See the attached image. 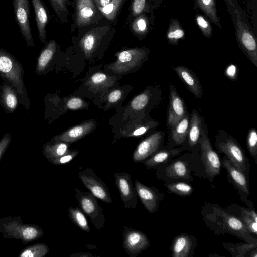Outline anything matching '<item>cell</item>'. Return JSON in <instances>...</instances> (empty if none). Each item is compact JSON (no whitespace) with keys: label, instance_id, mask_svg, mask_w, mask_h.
I'll list each match as a JSON object with an SVG mask.
<instances>
[{"label":"cell","instance_id":"obj_1","mask_svg":"<svg viewBox=\"0 0 257 257\" xmlns=\"http://www.w3.org/2000/svg\"><path fill=\"white\" fill-rule=\"evenodd\" d=\"M24 75L22 64L10 52L0 48V77L15 88L20 104L28 111L31 105L23 79Z\"/></svg>","mask_w":257,"mask_h":257},{"label":"cell","instance_id":"obj_2","mask_svg":"<svg viewBox=\"0 0 257 257\" xmlns=\"http://www.w3.org/2000/svg\"><path fill=\"white\" fill-rule=\"evenodd\" d=\"M0 233L4 238L19 240L23 245L41 238L44 234L40 226L24 224L21 216L0 218Z\"/></svg>","mask_w":257,"mask_h":257},{"label":"cell","instance_id":"obj_3","mask_svg":"<svg viewBox=\"0 0 257 257\" xmlns=\"http://www.w3.org/2000/svg\"><path fill=\"white\" fill-rule=\"evenodd\" d=\"M75 196L80 209L90 219L97 229H101L104 226L105 217L103 209L95 197L90 192L81 191L78 188L75 190Z\"/></svg>","mask_w":257,"mask_h":257},{"label":"cell","instance_id":"obj_4","mask_svg":"<svg viewBox=\"0 0 257 257\" xmlns=\"http://www.w3.org/2000/svg\"><path fill=\"white\" fill-rule=\"evenodd\" d=\"M78 176L83 185L95 197L110 204L112 199L105 183L96 175L94 170L89 167L80 170Z\"/></svg>","mask_w":257,"mask_h":257},{"label":"cell","instance_id":"obj_5","mask_svg":"<svg viewBox=\"0 0 257 257\" xmlns=\"http://www.w3.org/2000/svg\"><path fill=\"white\" fill-rule=\"evenodd\" d=\"M117 60L108 69L116 74H124L138 66L144 59L145 52L141 49L133 48L116 53Z\"/></svg>","mask_w":257,"mask_h":257},{"label":"cell","instance_id":"obj_6","mask_svg":"<svg viewBox=\"0 0 257 257\" xmlns=\"http://www.w3.org/2000/svg\"><path fill=\"white\" fill-rule=\"evenodd\" d=\"M122 246L130 257H135L150 245L148 237L143 232L128 227H125L122 232Z\"/></svg>","mask_w":257,"mask_h":257},{"label":"cell","instance_id":"obj_7","mask_svg":"<svg viewBox=\"0 0 257 257\" xmlns=\"http://www.w3.org/2000/svg\"><path fill=\"white\" fill-rule=\"evenodd\" d=\"M16 23L27 45H34L30 25L29 0H12Z\"/></svg>","mask_w":257,"mask_h":257},{"label":"cell","instance_id":"obj_8","mask_svg":"<svg viewBox=\"0 0 257 257\" xmlns=\"http://www.w3.org/2000/svg\"><path fill=\"white\" fill-rule=\"evenodd\" d=\"M114 177L115 185L125 208H135L137 203L138 195L133 184L131 175L127 172H119L115 173Z\"/></svg>","mask_w":257,"mask_h":257},{"label":"cell","instance_id":"obj_9","mask_svg":"<svg viewBox=\"0 0 257 257\" xmlns=\"http://www.w3.org/2000/svg\"><path fill=\"white\" fill-rule=\"evenodd\" d=\"M201 138V158L205 165V172L211 177L220 174L221 162L217 153L212 148L210 141L202 130Z\"/></svg>","mask_w":257,"mask_h":257},{"label":"cell","instance_id":"obj_10","mask_svg":"<svg viewBox=\"0 0 257 257\" xmlns=\"http://www.w3.org/2000/svg\"><path fill=\"white\" fill-rule=\"evenodd\" d=\"M219 150L225 154L231 162L243 173L246 170L247 159L239 144L231 136L218 144Z\"/></svg>","mask_w":257,"mask_h":257},{"label":"cell","instance_id":"obj_11","mask_svg":"<svg viewBox=\"0 0 257 257\" xmlns=\"http://www.w3.org/2000/svg\"><path fill=\"white\" fill-rule=\"evenodd\" d=\"M76 25L78 27L88 26L101 18L93 0H75Z\"/></svg>","mask_w":257,"mask_h":257},{"label":"cell","instance_id":"obj_12","mask_svg":"<svg viewBox=\"0 0 257 257\" xmlns=\"http://www.w3.org/2000/svg\"><path fill=\"white\" fill-rule=\"evenodd\" d=\"M164 132H157L143 140L134 151L132 158L135 163L141 162L157 152L163 140Z\"/></svg>","mask_w":257,"mask_h":257},{"label":"cell","instance_id":"obj_13","mask_svg":"<svg viewBox=\"0 0 257 257\" xmlns=\"http://www.w3.org/2000/svg\"><path fill=\"white\" fill-rule=\"evenodd\" d=\"M167 124L171 128L187 114L185 104L173 85L170 86Z\"/></svg>","mask_w":257,"mask_h":257},{"label":"cell","instance_id":"obj_14","mask_svg":"<svg viewBox=\"0 0 257 257\" xmlns=\"http://www.w3.org/2000/svg\"><path fill=\"white\" fill-rule=\"evenodd\" d=\"M109 29L108 26L97 27L90 30L83 35L80 41L79 45L86 57H89L95 51Z\"/></svg>","mask_w":257,"mask_h":257},{"label":"cell","instance_id":"obj_15","mask_svg":"<svg viewBox=\"0 0 257 257\" xmlns=\"http://www.w3.org/2000/svg\"><path fill=\"white\" fill-rule=\"evenodd\" d=\"M95 126V121H87L55 136L52 139L51 141H60L68 144L73 143L89 134Z\"/></svg>","mask_w":257,"mask_h":257},{"label":"cell","instance_id":"obj_16","mask_svg":"<svg viewBox=\"0 0 257 257\" xmlns=\"http://www.w3.org/2000/svg\"><path fill=\"white\" fill-rule=\"evenodd\" d=\"M173 69L188 89L197 98H200L203 93L202 87L194 72L184 66H176Z\"/></svg>","mask_w":257,"mask_h":257},{"label":"cell","instance_id":"obj_17","mask_svg":"<svg viewBox=\"0 0 257 257\" xmlns=\"http://www.w3.org/2000/svg\"><path fill=\"white\" fill-rule=\"evenodd\" d=\"M135 187L138 197L146 209L150 213H154L158 204V196L152 187L147 186L139 180L135 181Z\"/></svg>","mask_w":257,"mask_h":257},{"label":"cell","instance_id":"obj_18","mask_svg":"<svg viewBox=\"0 0 257 257\" xmlns=\"http://www.w3.org/2000/svg\"><path fill=\"white\" fill-rule=\"evenodd\" d=\"M20 104L19 96L15 88L4 81L0 85V105L6 113H12Z\"/></svg>","mask_w":257,"mask_h":257},{"label":"cell","instance_id":"obj_19","mask_svg":"<svg viewBox=\"0 0 257 257\" xmlns=\"http://www.w3.org/2000/svg\"><path fill=\"white\" fill-rule=\"evenodd\" d=\"M57 50V44L55 40L49 41L41 51L38 56L35 72L37 74L41 75L48 72L50 67Z\"/></svg>","mask_w":257,"mask_h":257},{"label":"cell","instance_id":"obj_20","mask_svg":"<svg viewBox=\"0 0 257 257\" xmlns=\"http://www.w3.org/2000/svg\"><path fill=\"white\" fill-rule=\"evenodd\" d=\"M31 2L39 40L42 43H44L46 40V27L49 21L48 12L42 0H31Z\"/></svg>","mask_w":257,"mask_h":257},{"label":"cell","instance_id":"obj_21","mask_svg":"<svg viewBox=\"0 0 257 257\" xmlns=\"http://www.w3.org/2000/svg\"><path fill=\"white\" fill-rule=\"evenodd\" d=\"M223 164L226 169L230 177L237 187L243 192L248 194L249 192L247 181L243 172L236 167L229 159H224Z\"/></svg>","mask_w":257,"mask_h":257},{"label":"cell","instance_id":"obj_22","mask_svg":"<svg viewBox=\"0 0 257 257\" xmlns=\"http://www.w3.org/2000/svg\"><path fill=\"white\" fill-rule=\"evenodd\" d=\"M115 77L103 73L97 72L93 74L86 82V85L94 91H98L105 88L111 87L115 82Z\"/></svg>","mask_w":257,"mask_h":257},{"label":"cell","instance_id":"obj_23","mask_svg":"<svg viewBox=\"0 0 257 257\" xmlns=\"http://www.w3.org/2000/svg\"><path fill=\"white\" fill-rule=\"evenodd\" d=\"M202 131L201 117L197 111L193 110L187 135L188 143L191 146H194L198 143Z\"/></svg>","mask_w":257,"mask_h":257},{"label":"cell","instance_id":"obj_24","mask_svg":"<svg viewBox=\"0 0 257 257\" xmlns=\"http://www.w3.org/2000/svg\"><path fill=\"white\" fill-rule=\"evenodd\" d=\"M68 145L60 141L48 142L43 145V155L47 160L59 157L68 152Z\"/></svg>","mask_w":257,"mask_h":257},{"label":"cell","instance_id":"obj_25","mask_svg":"<svg viewBox=\"0 0 257 257\" xmlns=\"http://www.w3.org/2000/svg\"><path fill=\"white\" fill-rule=\"evenodd\" d=\"M192 246L191 240L186 235H180L174 239L172 245V256L187 257L189 255Z\"/></svg>","mask_w":257,"mask_h":257},{"label":"cell","instance_id":"obj_26","mask_svg":"<svg viewBox=\"0 0 257 257\" xmlns=\"http://www.w3.org/2000/svg\"><path fill=\"white\" fill-rule=\"evenodd\" d=\"M190 119L187 113L172 127V139L177 144H182L188 135Z\"/></svg>","mask_w":257,"mask_h":257},{"label":"cell","instance_id":"obj_27","mask_svg":"<svg viewBox=\"0 0 257 257\" xmlns=\"http://www.w3.org/2000/svg\"><path fill=\"white\" fill-rule=\"evenodd\" d=\"M68 215L70 221L80 229L86 232H90L87 220L80 208L70 207Z\"/></svg>","mask_w":257,"mask_h":257},{"label":"cell","instance_id":"obj_28","mask_svg":"<svg viewBox=\"0 0 257 257\" xmlns=\"http://www.w3.org/2000/svg\"><path fill=\"white\" fill-rule=\"evenodd\" d=\"M165 171L166 176L171 178L187 179L189 176L186 164L180 160L175 161L167 167Z\"/></svg>","mask_w":257,"mask_h":257},{"label":"cell","instance_id":"obj_29","mask_svg":"<svg viewBox=\"0 0 257 257\" xmlns=\"http://www.w3.org/2000/svg\"><path fill=\"white\" fill-rule=\"evenodd\" d=\"M223 218L225 226L230 231L240 235L247 232L246 225L237 217L224 212Z\"/></svg>","mask_w":257,"mask_h":257},{"label":"cell","instance_id":"obj_30","mask_svg":"<svg viewBox=\"0 0 257 257\" xmlns=\"http://www.w3.org/2000/svg\"><path fill=\"white\" fill-rule=\"evenodd\" d=\"M49 252V247L45 243H37L28 246L19 253V257H44Z\"/></svg>","mask_w":257,"mask_h":257},{"label":"cell","instance_id":"obj_31","mask_svg":"<svg viewBox=\"0 0 257 257\" xmlns=\"http://www.w3.org/2000/svg\"><path fill=\"white\" fill-rule=\"evenodd\" d=\"M124 0H111L106 6L98 8V9L102 16L109 20H113L115 18L119 9Z\"/></svg>","mask_w":257,"mask_h":257},{"label":"cell","instance_id":"obj_32","mask_svg":"<svg viewBox=\"0 0 257 257\" xmlns=\"http://www.w3.org/2000/svg\"><path fill=\"white\" fill-rule=\"evenodd\" d=\"M178 151L177 150L159 151L143 163L147 167L155 166L166 161L172 155L176 154Z\"/></svg>","mask_w":257,"mask_h":257},{"label":"cell","instance_id":"obj_33","mask_svg":"<svg viewBox=\"0 0 257 257\" xmlns=\"http://www.w3.org/2000/svg\"><path fill=\"white\" fill-rule=\"evenodd\" d=\"M53 10L61 21H64V17L68 14L69 0H48Z\"/></svg>","mask_w":257,"mask_h":257},{"label":"cell","instance_id":"obj_34","mask_svg":"<svg viewBox=\"0 0 257 257\" xmlns=\"http://www.w3.org/2000/svg\"><path fill=\"white\" fill-rule=\"evenodd\" d=\"M151 97V94L149 91L137 95L132 101L131 107L135 110L144 109L148 105Z\"/></svg>","mask_w":257,"mask_h":257},{"label":"cell","instance_id":"obj_35","mask_svg":"<svg viewBox=\"0 0 257 257\" xmlns=\"http://www.w3.org/2000/svg\"><path fill=\"white\" fill-rule=\"evenodd\" d=\"M168 188L172 192L180 195H188L193 191L191 186L184 182L170 184L168 185Z\"/></svg>","mask_w":257,"mask_h":257},{"label":"cell","instance_id":"obj_36","mask_svg":"<svg viewBox=\"0 0 257 257\" xmlns=\"http://www.w3.org/2000/svg\"><path fill=\"white\" fill-rule=\"evenodd\" d=\"M248 150L255 160L257 159V133L255 128L249 130L247 137Z\"/></svg>","mask_w":257,"mask_h":257},{"label":"cell","instance_id":"obj_37","mask_svg":"<svg viewBox=\"0 0 257 257\" xmlns=\"http://www.w3.org/2000/svg\"><path fill=\"white\" fill-rule=\"evenodd\" d=\"M79 154V151L76 150H68L64 155L56 158L48 159V161L55 165H65L73 160Z\"/></svg>","mask_w":257,"mask_h":257},{"label":"cell","instance_id":"obj_38","mask_svg":"<svg viewBox=\"0 0 257 257\" xmlns=\"http://www.w3.org/2000/svg\"><path fill=\"white\" fill-rule=\"evenodd\" d=\"M11 141L12 136L9 132L4 134L0 139V161L7 150Z\"/></svg>","mask_w":257,"mask_h":257},{"label":"cell","instance_id":"obj_39","mask_svg":"<svg viewBox=\"0 0 257 257\" xmlns=\"http://www.w3.org/2000/svg\"><path fill=\"white\" fill-rule=\"evenodd\" d=\"M85 105L86 104L82 99L78 97H73L67 101L66 107L72 110H77L85 107Z\"/></svg>","mask_w":257,"mask_h":257},{"label":"cell","instance_id":"obj_40","mask_svg":"<svg viewBox=\"0 0 257 257\" xmlns=\"http://www.w3.org/2000/svg\"><path fill=\"white\" fill-rule=\"evenodd\" d=\"M132 28L136 33L144 32L146 28L145 20L141 18L136 19L132 23Z\"/></svg>","mask_w":257,"mask_h":257},{"label":"cell","instance_id":"obj_41","mask_svg":"<svg viewBox=\"0 0 257 257\" xmlns=\"http://www.w3.org/2000/svg\"><path fill=\"white\" fill-rule=\"evenodd\" d=\"M243 220L245 222L247 229L251 233L256 234L257 232V222L245 214L243 217Z\"/></svg>","mask_w":257,"mask_h":257},{"label":"cell","instance_id":"obj_42","mask_svg":"<svg viewBox=\"0 0 257 257\" xmlns=\"http://www.w3.org/2000/svg\"><path fill=\"white\" fill-rule=\"evenodd\" d=\"M146 0H134L132 5V13L134 16L139 14L144 8Z\"/></svg>","mask_w":257,"mask_h":257},{"label":"cell","instance_id":"obj_43","mask_svg":"<svg viewBox=\"0 0 257 257\" xmlns=\"http://www.w3.org/2000/svg\"><path fill=\"white\" fill-rule=\"evenodd\" d=\"M157 123V122H155L152 123L151 125H143L141 126L138 128H137L136 130H135L133 133L132 134L131 136H139L142 135L146 133L150 127H152L153 126H156Z\"/></svg>","mask_w":257,"mask_h":257},{"label":"cell","instance_id":"obj_44","mask_svg":"<svg viewBox=\"0 0 257 257\" xmlns=\"http://www.w3.org/2000/svg\"><path fill=\"white\" fill-rule=\"evenodd\" d=\"M121 97V91L118 89L114 90L109 94L108 100L109 103H113L119 101Z\"/></svg>","mask_w":257,"mask_h":257},{"label":"cell","instance_id":"obj_45","mask_svg":"<svg viewBox=\"0 0 257 257\" xmlns=\"http://www.w3.org/2000/svg\"><path fill=\"white\" fill-rule=\"evenodd\" d=\"M225 73L229 79L233 80L236 78L237 67L233 65L229 66L226 69Z\"/></svg>","mask_w":257,"mask_h":257},{"label":"cell","instance_id":"obj_46","mask_svg":"<svg viewBox=\"0 0 257 257\" xmlns=\"http://www.w3.org/2000/svg\"><path fill=\"white\" fill-rule=\"evenodd\" d=\"M184 35V32L181 30H176L174 32H170L168 35V38L170 39L175 38L179 39L182 37Z\"/></svg>","mask_w":257,"mask_h":257},{"label":"cell","instance_id":"obj_47","mask_svg":"<svg viewBox=\"0 0 257 257\" xmlns=\"http://www.w3.org/2000/svg\"><path fill=\"white\" fill-rule=\"evenodd\" d=\"M97 8L103 7L108 5L111 0H93Z\"/></svg>","mask_w":257,"mask_h":257},{"label":"cell","instance_id":"obj_48","mask_svg":"<svg viewBox=\"0 0 257 257\" xmlns=\"http://www.w3.org/2000/svg\"><path fill=\"white\" fill-rule=\"evenodd\" d=\"M70 257H94V255L89 252H80L72 253Z\"/></svg>","mask_w":257,"mask_h":257},{"label":"cell","instance_id":"obj_49","mask_svg":"<svg viewBox=\"0 0 257 257\" xmlns=\"http://www.w3.org/2000/svg\"><path fill=\"white\" fill-rule=\"evenodd\" d=\"M244 214L246 215L249 217L251 218L252 219L254 220L255 221L257 222V215L256 212L253 211H247V210H244Z\"/></svg>","mask_w":257,"mask_h":257},{"label":"cell","instance_id":"obj_50","mask_svg":"<svg viewBox=\"0 0 257 257\" xmlns=\"http://www.w3.org/2000/svg\"><path fill=\"white\" fill-rule=\"evenodd\" d=\"M197 22L200 26L202 28H206L208 26L207 22L201 16H199L197 18Z\"/></svg>","mask_w":257,"mask_h":257},{"label":"cell","instance_id":"obj_51","mask_svg":"<svg viewBox=\"0 0 257 257\" xmlns=\"http://www.w3.org/2000/svg\"><path fill=\"white\" fill-rule=\"evenodd\" d=\"M202 2L205 5H208L210 3L211 0H202Z\"/></svg>","mask_w":257,"mask_h":257},{"label":"cell","instance_id":"obj_52","mask_svg":"<svg viewBox=\"0 0 257 257\" xmlns=\"http://www.w3.org/2000/svg\"><path fill=\"white\" fill-rule=\"evenodd\" d=\"M0 186H1V185H0Z\"/></svg>","mask_w":257,"mask_h":257}]
</instances>
